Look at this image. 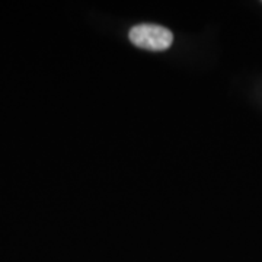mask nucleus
<instances>
[{"instance_id":"nucleus-1","label":"nucleus","mask_w":262,"mask_h":262,"mask_svg":"<svg viewBox=\"0 0 262 262\" xmlns=\"http://www.w3.org/2000/svg\"><path fill=\"white\" fill-rule=\"evenodd\" d=\"M130 41L136 47L147 51H165L173 42V34L165 27L141 24L130 29Z\"/></svg>"}]
</instances>
